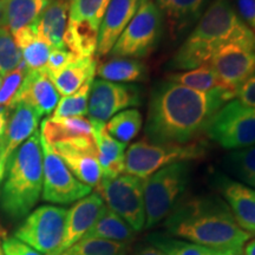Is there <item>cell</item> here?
<instances>
[{
	"label": "cell",
	"mask_w": 255,
	"mask_h": 255,
	"mask_svg": "<svg viewBox=\"0 0 255 255\" xmlns=\"http://www.w3.org/2000/svg\"><path fill=\"white\" fill-rule=\"evenodd\" d=\"M108 208L120 215L135 232L145 229L143 180L129 174L102 181L96 188Z\"/></svg>",
	"instance_id": "cell-9"
},
{
	"label": "cell",
	"mask_w": 255,
	"mask_h": 255,
	"mask_svg": "<svg viewBox=\"0 0 255 255\" xmlns=\"http://www.w3.org/2000/svg\"><path fill=\"white\" fill-rule=\"evenodd\" d=\"M27 71L28 69L26 65L24 62H21L17 69L2 77L1 85H0V107H5L9 110V107L23 84Z\"/></svg>",
	"instance_id": "cell-37"
},
{
	"label": "cell",
	"mask_w": 255,
	"mask_h": 255,
	"mask_svg": "<svg viewBox=\"0 0 255 255\" xmlns=\"http://www.w3.org/2000/svg\"><path fill=\"white\" fill-rule=\"evenodd\" d=\"M1 82H2V77H1V76H0V85H1Z\"/></svg>",
	"instance_id": "cell-47"
},
{
	"label": "cell",
	"mask_w": 255,
	"mask_h": 255,
	"mask_svg": "<svg viewBox=\"0 0 255 255\" xmlns=\"http://www.w3.org/2000/svg\"><path fill=\"white\" fill-rule=\"evenodd\" d=\"M71 0H49L32 27L57 49H64ZM66 49V47H65Z\"/></svg>",
	"instance_id": "cell-22"
},
{
	"label": "cell",
	"mask_w": 255,
	"mask_h": 255,
	"mask_svg": "<svg viewBox=\"0 0 255 255\" xmlns=\"http://www.w3.org/2000/svg\"><path fill=\"white\" fill-rule=\"evenodd\" d=\"M245 255H255V238L251 240L245 247Z\"/></svg>",
	"instance_id": "cell-44"
},
{
	"label": "cell",
	"mask_w": 255,
	"mask_h": 255,
	"mask_svg": "<svg viewBox=\"0 0 255 255\" xmlns=\"http://www.w3.org/2000/svg\"><path fill=\"white\" fill-rule=\"evenodd\" d=\"M40 136L50 145L81 137H92L91 121L85 117H47L41 123Z\"/></svg>",
	"instance_id": "cell-24"
},
{
	"label": "cell",
	"mask_w": 255,
	"mask_h": 255,
	"mask_svg": "<svg viewBox=\"0 0 255 255\" xmlns=\"http://www.w3.org/2000/svg\"><path fill=\"white\" fill-rule=\"evenodd\" d=\"M79 58L78 56H76L75 53L68 49H57L53 47L51 51L49 60H47L45 68L43 69V71L46 75H51V73H56L63 70L65 66H68L70 63H72L73 60Z\"/></svg>",
	"instance_id": "cell-38"
},
{
	"label": "cell",
	"mask_w": 255,
	"mask_h": 255,
	"mask_svg": "<svg viewBox=\"0 0 255 255\" xmlns=\"http://www.w3.org/2000/svg\"><path fill=\"white\" fill-rule=\"evenodd\" d=\"M223 165L238 182L255 189V145L231 151L225 156Z\"/></svg>",
	"instance_id": "cell-32"
},
{
	"label": "cell",
	"mask_w": 255,
	"mask_h": 255,
	"mask_svg": "<svg viewBox=\"0 0 255 255\" xmlns=\"http://www.w3.org/2000/svg\"><path fill=\"white\" fill-rule=\"evenodd\" d=\"M142 104V89L137 85L94 79L88 103L90 121L107 122L121 111Z\"/></svg>",
	"instance_id": "cell-13"
},
{
	"label": "cell",
	"mask_w": 255,
	"mask_h": 255,
	"mask_svg": "<svg viewBox=\"0 0 255 255\" xmlns=\"http://www.w3.org/2000/svg\"><path fill=\"white\" fill-rule=\"evenodd\" d=\"M8 115H9V110L5 107H0V138L1 136L4 135L5 129H6V124H7V120H8Z\"/></svg>",
	"instance_id": "cell-43"
},
{
	"label": "cell",
	"mask_w": 255,
	"mask_h": 255,
	"mask_svg": "<svg viewBox=\"0 0 255 255\" xmlns=\"http://www.w3.org/2000/svg\"><path fill=\"white\" fill-rule=\"evenodd\" d=\"M23 62L21 52L15 43L13 34L5 26L0 27V76L4 77L7 73L17 69Z\"/></svg>",
	"instance_id": "cell-36"
},
{
	"label": "cell",
	"mask_w": 255,
	"mask_h": 255,
	"mask_svg": "<svg viewBox=\"0 0 255 255\" xmlns=\"http://www.w3.org/2000/svg\"><path fill=\"white\" fill-rule=\"evenodd\" d=\"M149 241L165 255H241L244 250L213 248L165 234H151Z\"/></svg>",
	"instance_id": "cell-28"
},
{
	"label": "cell",
	"mask_w": 255,
	"mask_h": 255,
	"mask_svg": "<svg viewBox=\"0 0 255 255\" xmlns=\"http://www.w3.org/2000/svg\"><path fill=\"white\" fill-rule=\"evenodd\" d=\"M59 100V92L43 70H28L9 110L19 103H26L40 117L49 116L55 111Z\"/></svg>",
	"instance_id": "cell-17"
},
{
	"label": "cell",
	"mask_w": 255,
	"mask_h": 255,
	"mask_svg": "<svg viewBox=\"0 0 255 255\" xmlns=\"http://www.w3.org/2000/svg\"><path fill=\"white\" fill-rule=\"evenodd\" d=\"M111 0H71L64 46L78 56L95 57L102 20Z\"/></svg>",
	"instance_id": "cell-8"
},
{
	"label": "cell",
	"mask_w": 255,
	"mask_h": 255,
	"mask_svg": "<svg viewBox=\"0 0 255 255\" xmlns=\"http://www.w3.org/2000/svg\"><path fill=\"white\" fill-rule=\"evenodd\" d=\"M96 73L104 81L126 84L144 81L148 69L139 59L111 57L107 62L97 64Z\"/></svg>",
	"instance_id": "cell-27"
},
{
	"label": "cell",
	"mask_w": 255,
	"mask_h": 255,
	"mask_svg": "<svg viewBox=\"0 0 255 255\" xmlns=\"http://www.w3.org/2000/svg\"><path fill=\"white\" fill-rule=\"evenodd\" d=\"M136 237V232L124 220L105 206L97 221L89 229L84 238L104 239V240L130 244Z\"/></svg>",
	"instance_id": "cell-29"
},
{
	"label": "cell",
	"mask_w": 255,
	"mask_h": 255,
	"mask_svg": "<svg viewBox=\"0 0 255 255\" xmlns=\"http://www.w3.org/2000/svg\"><path fill=\"white\" fill-rule=\"evenodd\" d=\"M108 132L117 141L127 143L138 135L143 126V116L136 108L116 114L105 123Z\"/></svg>",
	"instance_id": "cell-33"
},
{
	"label": "cell",
	"mask_w": 255,
	"mask_h": 255,
	"mask_svg": "<svg viewBox=\"0 0 255 255\" xmlns=\"http://www.w3.org/2000/svg\"><path fill=\"white\" fill-rule=\"evenodd\" d=\"M130 244L104 240L96 238H83L64 253L68 255H129Z\"/></svg>",
	"instance_id": "cell-34"
},
{
	"label": "cell",
	"mask_w": 255,
	"mask_h": 255,
	"mask_svg": "<svg viewBox=\"0 0 255 255\" xmlns=\"http://www.w3.org/2000/svg\"><path fill=\"white\" fill-rule=\"evenodd\" d=\"M40 116L26 103H19L9 110L4 135L0 138V186L12 155L38 130Z\"/></svg>",
	"instance_id": "cell-16"
},
{
	"label": "cell",
	"mask_w": 255,
	"mask_h": 255,
	"mask_svg": "<svg viewBox=\"0 0 255 255\" xmlns=\"http://www.w3.org/2000/svg\"><path fill=\"white\" fill-rule=\"evenodd\" d=\"M96 70H97V60L95 57H84L73 60L60 71L47 76L59 95L64 97L75 94L87 83L94 81Z\"/></svg>",
	"instance_id": "cell-23"
},
{
	"label": "cell",
	"mask_w": 255,
	"mask_h": 255,
	"mask_svg": "<svg viewBox=\"0 0 255 255\" xmlns=\"http://www.w3.org/2000/svg\"><path fill=\"white\" fill-rule=\"evenodd\" d=\"M2 250H4L5 255H41L39 252L15 238L5 239L2 242Z\"/></svg>",
	"instance_id": "cell-41"
},
{
	"label": "cell",
	"mask_w": 255,
	"mask_h": 255,
	"mask_svg": "<svg viewBox=\"0 0 255 255\" xmlns=\"http://www.w3.org/2000/svg\"><path fill=\"white\" fill-rule=\"evenodd\" d=\"M237 100L246 107L255 109V70L235 91Z\"/></svg>",
	"instance_id": "cell-39"
},
{
	"label": "cell",
	"mask_w": 255,
	"mask_h": 255,
	"mask_svg": "<svg viewBox=\"0 0 255 255\" xmlns=\"http://www.w3.org/2000/svg\"><path fill=\"white\" fill-rule=\"evenodd\" d=\"M43 151V200L69 205L91 194L92 188L77 180L49 143L41 138Z\"/></svg>",
	"instance_id": "cell-12"
},
{
	"label": "cell",
	"mask_w": 255,
	"mask_h": 255,
	"mask_svg": "<svg viewBox=\"0 0 255 255\" xmlns=\"http://www.w3.org/2000/svg\"><path fill=\"white\" fill-rule=\"evenodd\" d=\"M5 26V8L4 0H0V27Z\"/></svg>",
	"instance_id": "cell-45"
},
{
	"label": "cell",
	"mask_w": 255,
	"mask_h": 255,
	"mask_svg": "<svg viewBox=\"0 0 255 255\" xmlns=\"http://www.w3.org/2000/svg\"><path fill=\"white\" fill-rule=\"evenodd\" d=\"M142 0H111L102 20L96 55H109L124 28L131 21Z\"/></svg>",
	"instance_id": "cell-19"
},
{
	"label": "cell",
	"mask_w": 255,
	"mask_h": 255,
	"mask_svg": "<svg viewBox=\"0 0 255 255\" xmlns=\"http://www.w3.org/2000/svg\"><path fill=\"white\" fill-rule=\"evenodd\" d=\"M218 188L240 228L255 235V189L226 176L218 178Z\"/></svg>",
	"instance_id": "cell-20"
},
{
	"label": "cell",
	"mask_w": 255,
	"mask_h": 255,
	"mask_svg": "<svg viewBox=\"0 0 255 255\" xmlns=\"http://www.w3.org/2000/svg\"><path fill=\"white\" fill-rule=\"evenodd\" d=\"M65 208L41 206L30 213L14 233V238L45 255H56L65 233Z\"/></svg>",
	"instance_id": "cell-11"
},
{
	"label": "cell",
	"mask_w": 255,
	"mask_h": 255,
	"mask_svg": "<svg viewBox=\"0 0 255 255\" xmlns=\"http://www.w3.org/2000/svg\"><path fill=\"white\" fill-rule=\"evenodd\" d=\"M212 141L228 150L255 145V109L232 100L220 109L206 129Z\"/></svg>",
	"instance_id": "cell-10"
},
{
	"label": "cell",
	"mask_w": 255,
	"mask_h": 255,
	"mask_svg": "<svg viewBox=\"0 0 255 255\" xmlns=\"http://www.w3.org/2000/svg\"><path fill=\"white\" fill-rule=\"evenodd\" d=\"M164 17L154 0H142L128 26L111 49V57L141 59L158 45L163 33Z\"/></svg>",
	"instance_id": "cell-7"
},
{
	"label": "cell",
	"mask_w": 255,
	"mask_h": 255,
	"mask_svg": "<svg viewBox=\"0 0 255 255\" xmlns=\"http://www.w3.org/2000/svg\"><path fill=\"white\" fill-rule=\"evenodd\" d=\"M206 0H155L167 19L171 34L180 36L201 17Z\"/></svg>",
	"instance_id": "cell-25"
},
{
	"label": "cell",
	"mask_w": 255,
	"mask_h": 255,
	"mask_svg": "<svg viewBox=\"0 0 255 255\" xmlns=\"http://www.w3.org/2000/svg\"><path fill=\"white\" fill-rule=\"evenodd\" d=\"M189 162H177L159 169L143 180L145 229L168 218L190 182Z\"/></svg>",
	"instance_id": "cell-5"
},
{
	"label": "cell",
	"mask_w": 255,
	"mask_h": 255,
	"mask_svg": "<svg viewBox=\"0 0 255 255\" xmlns=\"http://www.w3.org/2000/svg\"><path fill=\"white\" fill-rule=\"evenodd\" d=\"M208 63L222 84L237 91L255 70V50L231 43L220 47Z\"/></svg>",
	"instance_id": "cell-15"
},
{
	"label": "cell",
	"mask_w": 255,
	"mask_h": 255,
	"mask_svg": "<svg viewBox=\"0 0 255 255\" xmlns=\"http://www.w3.org/2000/svg\"><path fill=\"white\" fill-rule=\"evenodd\" d=\"M60 255H68V254H65V253H63V254H60Z\"/></svg>",
	"instance_id": "cell-49"
},
{
	"label": "cell",
	"mask_w": 255,
	"mask_h": 255,
	"mask_svg": "<svg viewBox=\"0 0 255 255\" xmlns=\"http://www.w3.org/2000/svg\"><path fill=\"white\" fill-rule=\"evenodd\" d=\"M234 98L235 91L229 89L202 92L165 81L152 90L145 123L146 137L154 143L193 142L206 131L223 105Z\"/></svg>",
	"instance_id": "cell-1"
},
{
	"label": "cell",
	"mask_w": 255,
	"mask_h": 255,
	"mask_svg": "<svg viewBox=\"0 0 255 255\" xmlns=\"http://www.w3.org/2000/svg\"><path fill=\"white\" fill-rule=\"evenodd\" d=\"M171 237L213 248L244 250L252 235L240 228L226 201L218 196L181 200L164 220Z\"/></svg>",
	"instance_id": "cell-2"
},
{
	"label": "cell",
	"mask_w": 255,
	"mask_h": 255,
	"mask_svg": "<svg viewBox=\"0 0 255 255\" xmlns=\"http://www.w3.org/2000/svg\"><path fill=\"white\" fill-rule=\"evenodd\" d=\"M94 82V81H92ZM92 82H89L82 87L77 92L64 96L59 100L55 111L51 116L56 119H66V117H85L88 115L89 96Z\"/></svg>",
	"instance_id": "cell-35"
},
{
	"label": "cell",
	"mask_w": 255,
	"mask_h": 255,
	"mask_svg": "<svg viewBox=\"0 0 255 255\" xmlns=\"http://www.w3.org/2000/svg\"><path fill=\"white\" fill-rule=\"evenodd\" d=\"M92 136H94L97 157L100 162L103 177L113 178L124 174L127 144L117 139L108 132L104 122L91 121Z\"/></svg>",
	"instance_id": "cell-21"
},
{
	"label": "cell",
	"mask_w": 255,
	"mask_h": 255,
	"mask_svg": "<svg viewBox=\"0 0 255 255\" xmlns=\"http://www.w3.org/2000/svg\"><path fill=\"white\" fill-rule=\"evenodd\" d=\"M104 208L105 203L98 193L89 194L88 196L78 200L66 213L65 233H64L62 245L56 255L63 254L70 247L82 240L89 229L97 221L98 216Z\"/></svg>",
	"instance_id": "cell-18"
},
{
	"label": "cell",
	"mask_w": 255,
	"mask_h": 255,
	"mask_svg": "<svg viewBox=\"0 0 255 255\" xmlns=\"http://www.w3.org/2000/svg\"><path fill=\"white\" fill-rule=\"evenodd\" d=\"M51 146L77 180L90 188L98 187L103 174L94 136L58 142Z\"/></svg>",
	"instance_id": "cell-14"
},
{
	"label": "cell",
	"mask_w": 255,
	"mask_h": 255,
	"mask_svg": "<svg viewBox=\"0 0 255 255\" xmlns=\"http://www.w3.org/2000/svg\"><path fill=\"white\" fill-rule=\"evenodd\" d=\"M239 17L255 34V0H235Z\"/></svg>",
	"instance_id": "cell-40"
},
{
	"label": "cell",
	"mask_w": 255,
	"mask_h": 255,
	"mask_svg": "<svg viewBox=\"0 0 255 255\" xmlns=\"http://www.w3.org/2000/svg\"><path fill=\"white\" fill-rule=\"evenodd\" d=\"M168 81L177 83V84L183 85V87L202 92H210L214 90H221V89H228L222 84L209 63L203 64V65L199 66V68L188 70V71L169 75Z\"/></svg>",
	"instance_id": "cell-31"
},
{
	"label": "cell",
	"mask_w": 255,
	"mask_h": 255,
	"mask_svg": "<svg viewBox=\"0 0 255 255\" xmlns=\"http://www.w3.org/2000/svg\"><path fill=\"white\" fill-rule=\"evenodd\" d=\"M231 43L255 50V34L239 17L231 0H214L176 51L169 66L182 71L199 68L208 63L220 47Z\"/></svg>",
	"instance_id": "cell-3"
},
{
	"label": "cell",
	"mask_w": 255,
	"mask_h": 255,
	"mask_svg": "<svg viewBox=\"0 0 255 255\" xmlns=\"http://www.w3.org/2000/svg\"><path fill=\"white\" fill-rule=\"evenodd\" d=\"M23 57V62L28 70H43L45 68L50 53L53 46L46 38L34 30L32 26H27L13 33Z\"/></svg>",
	"instance_id": "cell-26"
},
{
	"label": "cell",
	"mask_w": 255,
	"mask_h": 255,
	"mask_svg": "<svg viewBox=\"0 0 255 255\" xmlns=\"http://www.w3.org/2000/svg\"><path fill=\"white\" fill-rule=\"evenodd\" d=\"M206 152L207 145L201 141H193L187 144H170L142 139L132 143L127 149L124 173L144 180L169 164L199 159Z\"/></svg>",
	"instance_id": "cell-6"
},
{
	"label": "cell",
	"mask_w": 255,
	"mask_h": 255,
	"mask_svg": "<svg viewBox=\"0 0 255 255\" xmlns=\"http://www.w3.org/2000/svg\"><path fill=\"white\" fill-rule=\"evenodd\" d=\"M41 191L43 151L37 130L9 159L0 191L2 212L12 220L25 218L37 205Z\"/></svg>",
	"instance_id": "cell-4"
},
{
	"label": "cell",
	"mask_w": 255,
	"mask_h": 255,
	"mask_svg": "<svg viewBox=\"0 0 255 255\" xmlns=\"http://www.w3.org/2000/svg\"><path fill=\"white\" fill-rule=\"evenodd\" d=\"M132 255H165V254L162 253L158 248L152 246V245H143V246L137 247Z\"/></svg>",
	"instance_id": "cell-42"
},
{
	"label": "cell",
	"mask_w": 255,
	"mask_h": 255,
	"mask_svg": "<svg viewBox=\"0 0 255 255\" xmlns=\"http://www.w3.org/2000/svg\"><path fill=\"white\" fill-rule=\"evenodd\" d=\"M0 255H4V254H2V252H1V248H0Z\"/></svg>",
	"instance_id": "cell-48"
},
{
	"label": "cell",
	"mask_w": 255,
	"mask_h": 255,
	"mask_svg": "<svg viewBox=\"0 0 255 255\" xmlns=\"http://www.w3.org/2000/svg\"><path fill=\"white\" fill-rule=\"evenodd\" d=\"M0 235H1V237H5V233H4V231H2V229H1V227H0Z\"/></svg>",
	"instance_id": "cell-46"
},
{
	"label": "cell",
	"mask_w": 255,
	"mask_h": 255,
	"mask_svg": "<svg viewBox=\"0 0 255 255\" xmlns=\"http://www.w3.org/2000/svg\"><path fill=\"white\" fill-rule=\"evenodd\" d=\"M49 0H4L5 27L12 34L31 26Z\"/></svg>",
	"instance_id": "cell-30"
}]
</instances>
